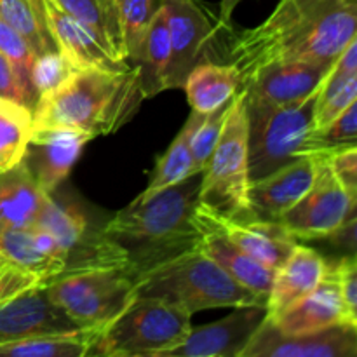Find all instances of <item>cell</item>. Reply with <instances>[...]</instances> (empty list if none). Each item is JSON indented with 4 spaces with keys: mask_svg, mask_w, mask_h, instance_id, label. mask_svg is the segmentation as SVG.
<instances>
[{
    "mask_svg": "<svg viewBox=\"0 0 357 357\" xmlns=\"http://www.w3.org/2000/svg\"><path fill=\"white\" fill-rule=\"evenodd\" d=\"M70 63L63 58L61 54H47L35 58L33 70H31V79H33V86L37 89L38 96L45 91L52 89L58 86L70 72H72Z\"/></svg>",
    "mask_w": 357,
    "mask_h": 357,
    "instance_id": "f35d334b",
    "label": "cell"
},
{
    "mask_svg": "<svg viewBox=\"0 0 357 357\" xmlns=\"http://www.w3.org/2000/svg\"><path fill=\"white\" fill-rule=\"evenodd\" d=\"M357 216L356 213H352L344 223L337 227L330 236H326L324 239L330 241L335 248H342V250H347L349 253H354L356 255V246H357Z\"/></svg>",
    "mask_w": 357,
    "mask_h": 357,
    "instance_id": "7bdbcfd3",
    "label": "cell"
},
{
    "mask_svg": "<svg viewBox=\"0 0 357 357\" xmlns=\"http://www.w3.org/2000/svg\"><path fill=\"white\" fill-rule=\"evenodd\" d=\"M162 9L171 44L166 87L183 89L188 73L199 63L216 28L197 0H162Z\"/></svg>",
    "mask_w": 357,
    "mask_h": 357,
    "instance_id": "8fae6325",
    "label": "cell"
},
{
    "mask_svg": "<svg viewBox=\"0 0 357 357\" xmlns=\"http://www.w3.org/2000/svg\"><path fill=\"white\" fill-rule=\"evenodd\" d=\"M135 296L162 300L190 316L208 309L267 305V296L243 288L201 250L181 253L136 275Z\"/></svg>",
    "mask_w": 357,
    "mask_h": 357,
    "instance_id": "277c9868",
    "label": "cell"
},
{
    "mask_svg": "<svg viewBox=\"0 0 357 357\" xmlns=\"http://www.w3.org/2000/svg\"><path fill=\"white\" fill-rule=\"evenodd\" d=\"M326 268L328 261L316 250L296 244L284 265L275 272L265 305L267 317L278 319L312 293L326 275Z\"/></svg>",
    "mask_w": 357,
    "mask_h": 357,
    "instance_id": "d6986e66",
    "label": "cell"
},
{
    "mask_svg": "<svg viewBox=\"0 0 357 357\" xmlns=\"http://www.w3.org/2000/svg\"><path fill=\"white\" fill-rule=\"evenodd\" d=\"M314 160L316 178L312 187L281 218L295 239H324L356 213V195L344 187L323 159L314 157Z\"/></svg>",
    "mask_w": 357,
    "mask_h": 357,
    "instance_id": "9c48e42d",
    "label": "cell"
},
{
    "mask_svg": "<svg viewBox=\"0 0 357 357\" xmlns=\"http://www.w3.org/2000/svg\"><path fill=\"white\" fill-rule=\"evenodd\" d=\"M42 282L44 281L38 275L23 271L9 261H2L0 264V303L20 295V293L28 291Z\"/></svg>",
    "mask_w": 357,
    "mask_h": 357,
    "instance_id": "ab89813d",
    "label": "cell"
},
{
    "mask_svg": "<svg viewBox=\"0 0 357 357\" xmlns=\"http://www.w3.org/2000/svg\"><path fill=\"white\" fill-rule=\"evenodd\" d=\"M101 330L80 328L65 333H44L0 345L7 357H86Z\"/></svg>",
    "mask_w": 357,
    "mask_h": 357,
    "instance_id": "83f0119b",
    "label": "cell"
},
{
    "mask_svg": "<svg viewBox=\"0 0 357 357\" xmlns=\"http://www.w3.org/2000/svg\"><path fill=\"white\" fill-rule=\"evenodd\" d=\"M321 86L309 96L281 107L251 105L244 100L251 181L295 159L300 145L314 128V114Z\"/></svg>",
    "mask_w": 357,
    "mask_h": 357,
    "instance_id": "ba28073f",
    "label": "cell"
},
{
    "mask_svg": "<svg viewBox=\"0 0 357 357\" xmlns=\"http://www.w3.org/2000/svg\"><path fill=\"white\" fill-rule=\"evenodd\" d=\"M31 227L52 234L65 250L66 258L91 236L89 220L82 208L77 202L56 199L52 194L45 195L44 204Z\"/></svg>",
    "mask_w": 357,
    "mask_h": 357,
    "instance_id": "4316f807",
    "label": "cell"
},
{
    "mask_svg": "<svg viewBox=\"0 0 357 357\" xmlns=\"http://www.w3.org/2000/svg\"><path fill=\"white\" fill-rule=\"evenodd\" d=\"M169 59V31H167L166 14L160 7L146 30L145 40H143L139 54L135 61V66L139 72V87H142V94L145 100L157 96L162 91H167L166 77Z\"/></svg>",
    "mask_w": 357,
    "mask_h": 357,
    "instance_id": "cb8c5ba5",
    "label": "cell"
},
{
    "mask_svg": "<svg viewBox=\"0 0 357 357\" xmlns=\"http://www.w3.org/2000/svg\"><path fill=\"white\" fill-rule=\"evenodd\" d=\"M248 117L244 91L230 100L222 135L201 174L197 206L211 215L230 220H251Z\"/></svg>",
    "mask_w": 357,
    "mask_h": 357,
    "instance_id": "5b68a950",
    "label": "cell"
},
{
    "mask_svg": "<svg viewBox=\"0 0 357 357\" xmlns=\"http://www.w3.org/2000/svg\"><path fill=\"white\" fill-rule=\"evenodd\" d=\"M0 16L26 40L37 58L59 52L45 0H0Z\"/></svg>",
    "mask_w": 357,
    "mask_h": 357,
    "instance_id": "484cf974",
    "label": "cell"
},
{
    "mask_svg": "<svg viewBox=\"0 0 357 357\" xmlns=\"http://www.w3.org/2000/svg\"><path fill=\"white\" fill-rule=\"evenodd\" d=\"M145 100L139 72L73 68L58 86L38 96L33 128H70L91 139L108 136L128 124Z\"/></svg>",
    "mask_w": 357,
    "mask_h": 357,
    "instance_id": "3957f363",
    "label": "cell"
},
{
    "mask_svg": "<svg viewBox=\"0 0 357 357\" xmlns=\"http://www.w3.org/2000/svg\"><path fill=\"white\" fill-rule=\"evenodd\" d=\"M316 178V160L296 155L279 169L250 183V206L253 218L281 222L282 216L310 190Z\"/></svg>",
    "mask_w": 357,
    "mask_h": 357,
    "instance_id": "2e32d148",
    "label": "cell"
},
{
    "mask_svg": "<svg viewBox=\"0 0 357 357\" xmlns=\"http://www.w3.org/2000/svg\"><path fill=\"white\" fill-rule=\"evenodd\" d=\"M33 132L30 108L0 98V173L16 166L24 155Z\"/></svg>",
    "mask_w": 357,
    "mask_h": 357,
    "instance_id": "f1b7e54d",
    "label": "cell"
},
{
    "mask_svg": "<svg viewBox=\"0 0 357 357\" xmlns=\"http://www.w3.org/2000/svg\"><path fill=\"white\" fill-rule=\"evenodd\" d=\"M135 274L124 267H87L61 271L44 288L77 326L101 330L135 298Z\"/></svg>",
    "mask_w": 357,
    "mask_h": 357,
    "instance_id": "52a82bcc",
    "label": "cell"
},
{
    "mask_svg": "<svg viewBox=\"0 0 357 357\" xmlns=\"http://www.w3.org/2000/svg\"><path fill=\"white\" fill-rule=\"evenodd\" d=\"M356 30L357 0H279L267 20L234 35L227 58L241 84L275 63L331 66Z\"/></svg>",
    "mask_w": 357,
    "mask_h": 357,
    "instance_id": "6da1fadb",
    "label": "cell"
},
{
    "mask_svg": "<svg viewBox=\"0 0 357 357\" xmlns=\"http://www.w3.org/2000/svg\"><path fill=\"white\" fill-rule=\"evenodd\" d=\"M357 324L342 323L305 335H282L265 316L241 357H356Z\"/></svg>",
    "mask_w": 357,
    "mask_h": 357,
    "instance_id": "30bf717a",
    "label": "cell"
},
{
    "mask_svg": "<svg viewBox=\"0 0 357 357\" xmlns=\"http://www.w3.org/2000/svg\"><path fill=\"white\" fill-rule=\"evenodd\" d=\"M271 321L282 335L314 333L342 323L357 324V317L349 312L337 284L328 274L312 293Z\"/></svg>",
    "mask_w": 357,
    "mask_h": 357,
    "instance_id": "ffe728a7",
    "label": "cell"
},
{
    "mask_svg": "<svg viewBox=\"0 0 357 357\" xmlns=\"http://www.w3.org/2000/svg\"><path fill=\"white\" fill-rule=\"evenodd\" d=\"M89 142V136L77 129L33 128L21 160L26 164L38 187L45 194H54L56 188L68 178Z\"/></svg>",
    "mask_w": 357,
    "mask_h": 357,
    "instance_id": "4fadbf2b",
    "label": "cell"
},
{
    "mask_svg": "<svg viewBox=\"0 0 357 357\" xmlns=\"http://www.w3.org/2000/svg\"><path fill=\"white\" fill-rule=\"evenodd\" d=\"M192 112L208 115L225 107L241 89V73L234 65L197 63L183 84Z\"/></svg>",
    "mask_w": 357,
    "mask_h": 357,
    "instance_id": "7402d4cb",
    "label": "cell"
},
{
    "mask_svg": "<svg viewBox=\"0 0 357 357\" xmlns=\"http://www.w3.org/2000/svg\"><path fill=\"white\" fill-rule=\"evenodd\" d=\"M0 98L17 101V103L24 105V107L33 112V103L28 98L16 70L2 52H0Z\"/></svg>",
    "mask_w": 357,
    "mask_h": 357,
    "instance_id": "60d3db41",
    "label": "cell"
},
{
    "mask_svg": "<svg viewBox=\"0 0 357 357\" xmlns=\"http://www.w3.org/2000/svg\"><path fill=\"white\" fill-rule=\"evenodd\" d=\"M0 52L14 66V70H16L17 77H20L21 84H23L24 91H26L28 98H30L35 108V103L38 100V93L33 86L31 70H33V63L37 56L33 54V51L26 44V40L7 21H3L2 16H0Z\"/></svg>",
    "mask_w": 357,
    "mask_h": 357,
    "instance_id": "836d02e7",
    "label": "cell"
},
{
    "mask_svg": "<svg viewBox=\"0 0 357 357\" xmlns=\"http://www.w3.org/2000/svg\"><path fill=\"white\" fill-rule=\"evenodd\" d=\"M0 257L23 271L38 275L44 282L65 268L63 264L42 257L35 250L30 230L14 227L3 220H0Z\"/></svg>",
    "mask_w": 357,
    "mask_h": 357,
    "instance_id": "4dcf8cb0",
    "label": "cell"
},
{
    "mask_svg": "<svg viewBox=\"0 0 357 357\" xmlns=\"http://www.w3.org/2000/svg\"><path fill=\"white\" fill-rule=\"evenodd\" d=\"M80 330L49 300L44 282L0 303V345L44 333Z\"/></svg>",
    "mask_w": 357,
    "mask_h": 357,
    "instance_id": "e0dca14e",
    "label": "cell"
},
{
    "mask_svg": "<svg viewBox=\"0 0 357 357\" xmlns=\"http://www.w3.org/2000/svg\"><path fill=\"white\" fill-rule=\"evenodd\" d=\"M52 2L59 9L65 10L66 14L75 17L79 23H82L105 47L110 49L117 56L110 40V31H108L103 0H52Z\"/></svg>",
    "mask_w": 357,
    "mask_h": 357,
    "instance_id": "d590c367",
    "label": "cell"
},
{
    "mask_svg": "<svg viewBox=\"0 0 357 357\" xmlns=\"http://www.w3.org/2000/svg\"><path fill=\"white\" fill-rule=\"evenodd\" d=\"M162 7V0H115L119 28V54L136 61L150 23Z\"/></svg>",
    "mask_w": 357,
    "mask_h": 357,
    "instance_id": "f546056e",
    "label": "cell"
},
{
    "mask_svg": "<svg viewBox=\"0 0 357 357\" xmlns=\"http://www.w3.org/2000/svg\"><path fill=\"white\" fill-rule=\"evenodd\" d=\"M194 222L201 230V241H199L197 250L211 258L222 271H225L243 288L250 289L257 295L268 296L275 271H271L265 265L248 257L222 230L202 220L197 213H194Z\"/></svg>",
    "mask_w": 357,
    "mask_h": 357,
    "instance_id": "44dd1931",
    "label": "cell"
},
{
    "mask_svg": "<svg viewBox=\"0 0 357 357\" xmlns=\"http://www.w3.org/2000/svg\"><path fill=\"white\" fill-rule=\"evenodd\" d=\"M309 155L323 159L331 167L335 176L344 183V187L357 197V145L330 150V152L309 153Z\"/></svg>",
    "mask_w": 357,
    "mask_h": 357,
    "instance_id": "74e56055",
    "label": "cell"
},
{
    "mask_svg": "<svg viewBox=\"0 0 357 357\" xmlns=\"http://www.w3.org/2000/svg\"><path fill=\"white\" fill-rule=\"evenodd\" d=\"M357 100V72H344L331 66L319 89L314 114V128L328 124ZM312 128V129H314Z\"/></svg>",
    "mask_w": 357,
    "mask_h": 357,
    "instance_id": "1f68e13d",
    "label": "cell"
},
{
    "mask_svg": "<svg viewBox=\"0 0 357 357\" xmlns=\"http://www.w3.org/2000/svg\"><path fill=\"white\" fill-rule=\"evenodd\" d=\"M192 330V316L157 298L135 296L129 305L101 328L87 356L164 357Z\"/></svg>",
    "mask_w": 357,
    "mask_h": 357,
    "instance_id": "8992f818",
    "label": "cell"
},
{
    "mask_svg": "<svg viewBox=\"0 0 357 357\" xmlns=\"http://www.w3.org/2000/svg\"><path fill=\"white\" fill-rule=\"evenodd\" d=\"M201 174H192L146 199H135L101 229L105 237L121 248L126 267L135 278L178 255L197 250L201 230L194 213Z\"/></svg>",
    "mask_w": 357,
    "mask_h": 357,
    "instance_id": "7a4b0ae2",
    "label": "cell"
},
{
    "mask_svg": "<svg viewBox=\"0 0 357 357\" xmlns=\"http://www.w3.org/2000/svg\"><path fill=\"white\" fill-rule=\"evenodd\" d=\"M352 145H357V101L328 124L314 128L305 136L295 157L330 152V150L345 149V146Z\"/></svg>",
    "mask_w": 357,
    "mask_h": 357,
    "instance_id": "d6a6232c",
    "label": "cell"
},
{
    "mask_svg": "<svg viewBox=\"0 0 357 357\" xmlns=\"http://www.w3.org/2000/svg\"><path fill=\"white\" fill-rule=\"evenodd\" d=\"M45 195L26 164L20 160L0 173V220L28 230L35 223Z\"/></svg>",
    "mask_w": 357,
    "mask_h": 357,
    "instance_id": "603a6c76",
    "label": "cell"
},
{
    "mask_svg": "<svg viewBox=\"0 0 357 357\" xmlns=\"http://www.w3.org/2000/svg\"><path fill=\"white\" fill-rule=\"evenodd\" d=\"M30 230V236L31 241H33V246L42 257L45 258H51V260L59 261V264L66 265V253L65 250L61 248V244L56 241V237L52 234L45 232V230L38 229V227H31Z\"/></svg>",
    "mask_w": 357,
    "mask_h": 357,
    "instance_id": "b9f144b4",
    "label": "cell"
},
{
    "mask_svg": "<svg viewBox=\"0 0 357 357\" xmlns=\"http://www.w3.org/2000/svg\"><path fill=\"white\" fill-rule=\"evenodd\" d=\"M265 316V305L236 307L223 319L192 328L187 338L164 357H241Z\"/></svg>",
    "mask_w": 357,
    "mask_h": 357,
    "instance_id": "7c38bea8",
    "label": "cell"
},
{
    "mask_svg": "<svg viewBox=\"0 0 357 357\" xmlns=\"http://www.w3.org/2000/svg\"><path fill=\"white\" fill-rule=\"evenodd\" d=\"M202 119H204V115L197 114V112H192V114L188 115L187 122H185L183 128L180 129L176 138L171 142V145L167 146L166 152L157 159V164L155 167H153L149 185H146L145 190H143L136 199H146L150 197V195L159 194L164 188L180 183V181L187 180L188 176L195 174L194 162H192L190 142L195 128L201 124Z\"/></svg>",
    "mask_w": 357,
    "mask_h": 357,
    "instance_id": "d4e9b609",
    "label": "cell"
},
{
    "mask_svg": "<svg viewBox=\"0 0 357 357\" xmlns=\"http://www.w3.org/2000/svg\"><path fill=\"white\" fill-rule=\"evenodd\" d=\"M0 260H6V258H2V257H0Z\"/></svg>",
    "mask_w": 357,
    "mask_h": 357,
    "instance_id": "bcb514c9",
    "label": "cell"
},
{
    "mask_svg": "<svg viewBox=\"0 0 357 357\" xmlns=\"http://www.w3.org/2000/svg\"><path fill=\"white\" fill-rule=\"evenodd\" d=\"M2 261H7V260H0V264H2Z\"/></svg>",
    "mask_w": 357,
    "mask_h": 357,
    "instance_id": "7dc6e473",
    "label": "cell"
},
{
    "mask_svg": "<svg viewBox=\"0 0 357 357\" xmlns=\"http://www.w3.org/2000/svg\"><path fill=\"white\" fill-rule=\"evenodd\" d=\"M333 66V65H331ZM331 66L286 61L265 66L241 84L244 100L251 105L281 107L309 96L324 82Z\"/></svg>",
    "mask_w": 357,
    "mask_h": 357,
    "instance_id": "5bb4252c",
    "label": "cell"
},
{
    "mask_svg": "<svg viewBox=\"0 0 357 357\" xmlns=\"http://www.w3.org/2000/svg\"><path fill=\"white\" fill-rule=\"evenodd\" d=\"M103 7H105V14H107V24H108V31H110V40L112 45H114L115 52L119 54V28H117V13H115V0H103Z\"/></svg>",
    "mask_w": 357,
    "mask_h": 357,
    "instance_id": "ee69618b",
    "label": "cell"
},
{
    "mask_svg": "<svg viewBox=\"0 0 357 357\" xmlns=\"http://www.w3.org/2000/svg\"><path fill=\"white\" fill-rule=\"evenodd\" d=\"M195 213L202 220L222 230L248 257L265 265L271 271L278 272L298 244V239L293 237V234L282 225V222L260 218H222V216L204 211L199 206H195Z\"/></svg>",
    "mask_w": 357,
    "mask_h": 357,
    "instance_id": "9a60e30c",
    "label": "cell"
},
{
    "mask_svg": "<svg viewBox=\"0 0 357 357\" xmlns=\"http://www.w3.org/2000/svg\"><path fill=\"white\" fill-rule=\"evenodd\" d=\"M326 274L337 284L338 293L352 316L357 317V260L354 253H347L335 264H328Z\"/></svg>",
    "mask_w": 357,
    "mask_h": 357,
    "instance_id": "8d00e7d4",
    "label": "cell"
},
{
    "mask_svg": "<svg viewBox=\"0 0 357 357\" xmlns=\"http://www.w3.org/2000/svg\"><path fill=\"white\" fill-rule=\"evenodd\" d=\"M229 103H227L225 107L218 108V110L211 112V114L204 115L201 124L195 128L194 135H192L190 150L195 174L204 171L206 164H208L209 157H211L213 150H215L216 143H218L220 135H222L223 129V122H225V114L227 108H229Z\"/></svg>",
    "mask_w": 357,
    "mask_h": 357,
    "instance_id": "e575fe53",
    "label": "cell"
},
{
    "mask_svg": "<svg viewBox=\"0 0 357 357\" xmlns=\"http://www.w3.org/2000/svg\"><path fill=\"white\" fill-rule=\"evenodd\" d=\"M45 7L59 54L72 68H98L107 72H126L131 68L126 59L105 47L82 23L59 9L52 0H45Z\"/></svg>",
    "mask_w": 357,
    "mask_h": 357,
    "instance_id": "ac0fdd59",
    "label": "cell"
},
{
    "mask_svg": "<svg viewBox=\"0 0 357 357\" xmlns=\"http://www.w3.org/2000/svg\"><path fill=\"white\" fill-rule=\"evenodd\" d=\"M243 0H220V16H218V26H229L232 14L236 7Z\"/></svg>",
    "mask_w": 357,
    "mask_h": 357,
    "instance_id": "f6af8a7d",
    "label": "cell"
}]
</instances>
